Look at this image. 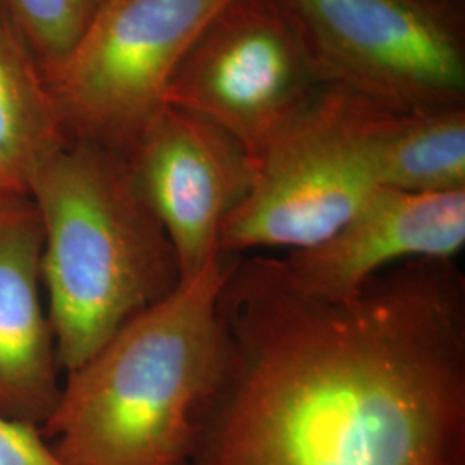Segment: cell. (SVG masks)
Returning <instances> with one entry per match:
<instances>
[{"instance_id":"obj_8","label":"cell","mask_w":465,"mask_h":465,"mask_svg":"<svg viewBox=\"0 0 465 465\" xmlns=\"http://www.w3.org/2000/svg\"><path fill=\"white\" fill-rule=\"evenodd\" d=\"M126 159L174 249L182 282H190L219 255L223 224L249 193V150L214 121L167 105Z\"/></svg>"},{"instance_id":"obj_4","label":"cell","mask_w":465,"mask_h":465,"mask_svg":"<svg viewBox=\"0 0 465 465\" xmlns=\"http://www.w3.org/2000/svg\"><path fill=\"white\" fill-rule=\"evenodd\" d=\"M397 113L322 84L255 152L249 193L223 224L219 253L309 249L381 186L384 136Z\"/></svg>"},{"instance_id":"obj_10","label":"cell","mask_w":465,"mask_h":465,"mask_svg":"<svg viewBox=\"0 0 465 465\" xmlns=\"http://www.w3.org/2000/svg\"><path fill=\"white\" fill-rule=\"evenodd\" d=\"M61 362L42 280V223L30 195L0 193V414L44 428Z\"/></svg>"},{"instance_id":"obj_9","label":"cell","mask_w":465,"mask_h":465,"mask_svg":"<svg viewBox=\"0 0 465 465\" xmlns=\"http://www.w3.org/2000/svg\"><path fill=\"white\" fill-rule=\"evenodd\" d=\"M465 247V190L416 193L380 186L330 238L282 257L311 297L345 302L409 261H455Z\"/></svg>"},{"instance_id":"obj_14","label":"cell","mask_w":465,"mask_h":465,"mask_svg":"<svg viewBox=\"0 0 465 465\" xmlns=\"http://www.w3.org/2000/svg\"><path fill=\"white\" fill-rule=\"evenodd\" d=\"M0 465H66L40 428L0 414Z\"/></svg>"},{"instance_id":"obj_6","label":"cell","mask_w":465,"mask_h":465,"mask_svg":"<svg viewBox=\"0 0 465 465\" xmlns=\"http://www.w3.org/2000/svg\"><path fill=\"white\" fill-rule=\"evenodd\" d=\"M326 84L403 114L465 104V0H284Z\"/></svg>"},{"instance_id":"obj_3","label":"cell","mask_w":465,"mask_h":465,"mask_svg":"<svg viewBox=\"0 0 465 465\" xmlns=\"http://www.w3.org/2000/svg\"><path fill=\"white\" fill-rule=\"evenodd\" d=\"M42 280L61 367L71 372L182 282L174 249L128 159L73 142L35 178Z\"/></svg>"},{"instance_id":"obj_12","label":"cell","mask_w":465,"mask_h":465,"mask_svg":"<svg viewBox=\"0 0 465 465\" xmlns=\"http://www.w3.org/2000/svg\"><path fill=\"white\" fill-rule=\"evenodd\" d=\"M381 186L416 193L465 190V104L395 114L382 143Z\"/></svg>"},{"instance_id":"obj_2","label":"cell","mask_w":465,"mask_h":465,"mask_svg":"<svg viewBox=\"0 0 465 465\" xmlns=\"http://www.w3.org/2000/svg\"><path fill=\"white\" fill-rule=\"evenodd\" d=\"M230 255L143 311L67 372L42 428L66 465H188L223 366Z\"/></svg>"},{"instance_id":"obj_7","label":"cell","mask_w":465,"mask_h":465,"mask_svg":"<svg viewBox=\"0 0 465 465\" xmlns=\"http://www.w3.org/2000/svg\"><path fill=\"white\" fill-rule=\"evenodd\" d=\"M322 84L284 0H226L176 67L167 105L214 121L253 157Z\"/></svg>"},{"instance_id":"obj_13","label":"cell","mask_w":465,"mask_h":465,"mask_svg":"<svg viewBox=\"0 0 465 465\" xmlns=\"http://www.w3.org/2000/svg\"><path fill=\"white\" fill-rule=\"evenodd\" d=\"M104 0H0L44 76L74 49Z\"/></svg>"},{"instance_id":"obj_11","label":"cell","mask_w":465,"mask_h":465,"mask_svg":"<svg viewBox=\"0 0 465 465\" xmlns=\"http://www.w3.org/2000/svg\"><path fill=\"white\" fill-rule=\"evenodd\" d=\"M67 143L42 67L0 5V193L30 195L38 173Z\"/></svg>"},{"instance_id":"obj_1","label":"cell","mask_w":465,"mask_h":465,"mask_svg":"<svg viewBox=\"0 0 465 465\" xmlns=\"http://www.w3.org/2000/svg\"><path fill=\"white\" fill-rule=\"evenodd\" d=\"M223 366L190 465H465V280L409 261L345 302L230 255Z\"/></svg>"},{"instance_id":"obj_5","label":"cell","mask_w":465,"mask_h":465,"mask_svg":"<svg viewBox=\"0 0 465 465\" xmlns=\"http://www.w3.org/2000/svg\"><path fill=\"white\" fill-rule=\"evenodd\" d=\"M226 0H104L45 84L67 142L123 153L167 107L171 78Z\"/></svg>"}]
</instances>
